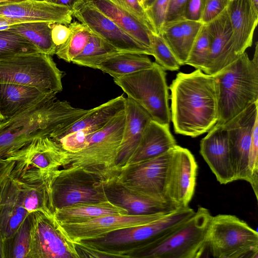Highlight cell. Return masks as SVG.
<instances>
[{"mask_svg": "<svg viewBox=\"0 0 258 258\" xmlns=\"http://www.w3.org/2000/svg\"><path fill=\"white\" fill-rule=\"evenodd\" d=\"M51 93L19 114L0 121V159L14 160L35 138L67 127L87 113Z\"/></svg>", "mask_w": 258, "mask_h": 258, "instance_id": "cell-1", "label": "cell"}, {"mask_svg": "<svg viewBox=\"0 0 258 258\" xmlns=\"http://www.w3.org/2000/svg\"><path fill=\"white\" fill-rule=\"evenodd\" d=\"M171 120L176 134L195 138L209 130L218 118L215 79L200 69L178 73L169 88Z\"/></svg>", "mask_w": 258, "mask_h": 258, "instance_id": "cell-2", "label": "cell"}, {"mask_svg": "<svg viewBox=\"0 0 258 258\" xmlns=\"http://www.w3.org/2000/svg\"><path fill=\"white\" fill-rule=\"evenodd\" d=\"M213 76L217 94L218 118L223 124L258 101V43L253 58L245 52L237 60Z\"/></svg>", "mask_w": 258, "mask_h": 258, "instance_id": "cell-3", "label": "cell"}, {"mask_svg": "<svg viewBox=\"0 0 258 258\" xmlns=\"http://www.w3.org/2000/svg\"><path fill=\"white\" fill-rule=\"evenodd\" d=\"M213 216L199 206L186 221L158 240L135 249L136 258H199L208 247Z\"/></svg>", "mask_w": 258, "mask_h": 258, "instance_id": "cell-4", "label": "cell"}, {"mask_svg": "<svg viewBox=\"0 0 258 258\" xmlns=\"http://www.w3.org/2000/svg\"><path fill=\"white\" fill-rule=\"evenodd\" d=\"M125 120L124 111L92 134L83 149L69 153L70 163L66 167L80 169L103 182L116 178L120 172L117 160Z\"/></svg>", "mask_w": 258, "mask_h": 258, "instance_id": "cell-5", "label": "cell"}, {"mask_svg": "<svg viewBox=\"0 0 258 258\" xmlns=\"http://www.w3.org/2000/svg\"><path fill=\"white\" fill-rule=\"evenodd\" d=\"M114 83L150 115L152 120L169 125L170 110L165 70L154 62L151 68L114 79Z\"/></svg>", "mask_w": 258, "mask_h": 258, "instance_id": "cell-6", "label": "cell"}, {"mask_svg": "<svg viewBox=\"0 0 258 258\" xmlns=\"http://www.w3.org/2000/svg\"><path fill=\"white\" fill-rule=\"evenodd\" d=\"M62 76L51 56L41 52L17 54L0 60V83L34 87L57 94L62 90Z\"/></svg>", "mask_w": 258, "mask_h": 258, "instance_id": "cell-7", "label": "cell"}, {"mask_svg": "<svg viewBox=\"0 0 258 258\" xmlns=\"http://www.w3.org/2000/svg\"><path fill=\"white\" fill-rule=\"evenodd\" d=\"M212 256L218 258H257L258 233L235 215L213 216L208 239Z\"/></svg>", "mask_w": 258, "mask_h": 258, "instance_id": "cell-8", "label": "cell"}, {"mask_svg": "<svg viewBox=\"0 0 258 258\" xmlns=\"http://www.w3.org/2000/svg\"><path fill=\"white\" fill-rule=\"evenodd\" d=\"M195 212L189 206L177 209L149 223L117 230L99 239L84 241L104 249L128 251L132 257L136 249L163 237L180 226Z\"/></svg>", "mask_w": 258, "mask_h": 258, "instance_id": "cell-9", "label": "cell"}, {"mask_svg": "<svg viewBox=\"0 0 258 258\" xmlns=\"http://www.w3.org/2000/svg\"><path fill=\"white\" fill-rule=\"evenodd\" d=\"M52 198L55 210L82 203L107 201L103 182L80 169H59L53 180Z\"/></svg>", "mask_w": 258, "mask_h": 258, "instance_id": "cell-10", "label": "cell"}, {"mask_svg": "<svg viewBox=\"0 0 258 258\" xmlns=\"http://www.w3.org/2000/svg\"><path fill=\"white\" fill-rule=\"evenodd\" d=\"M59 170L43 171L23 160L15 161L10 176L16 182L24 207L29 214L41 212L54 216L51 186Z\"/></svg>", "mask_w": 258, "mask_h": 258, "instance_id": "cell-11", "label": "cell"}, {"mask_svg": "<svg viewBox=\"0 0 258 258\" xmlns=\"http://www.w3.org/2000/svg\"><path fill=\"white\" fill-rule=\"evenodd\" d=\"M173 149L159 156L124 167L120 171L117 181L144 196L170 203L166 188Z\"/></svg>", "mask_w": 258, "mask_h": 258, "instance_id": "cell-12", "label": "cell"}, {"mask_svg": "<svg viewBox=\"0 0 258 258\" xmlns=\"http://www.w3.org/2000/svg\"><path fill=\"white\" fill-rule=\"evenodd\" d=\"M29 252L27 258H80L74 243L64 234L54 216L30 213Z\"/></svg>", "mask_w": 258, "mask_h": 258, "instance_id": "cell-13", "label": "cell"}, {"mask_svg": "<svg viewBox=\"0 0 258 258\" xmlns=\"http://www.w3.org/2000/svg\"><path fill=\"white\" fill-rule=\"evenodd\" d=\"M257 107L258 101L223 124L227 132L235 181L251 182L248 157L251 134L258 118Z\"/></svg>", "mask_w": 258, "mask_h": 258, "instance_id": "cell-14", "label": "cell"}, {"mask_svg": "<svg viewBox=\"0 0 258 258\" xmlns=\"http://www.w3.org/2000/svg\"><path fill=\"white\" fill-rule=\"evenodd\" d=\"M73 16L94 33L122 51L151 55V50L86 0L73 9Z\"/></svg>", "mask_w": 258, "mask_h": 258, "instance_id": "cell-15", "label": "cell"}, {"mask_svg": "<svg viewBox=\"0 0 258 258\" xmlns=\"http://www.w3.org/2000/svg\"><path fill=\"white\" fill-rule=\"evenodd\" d=\"M197 170L190 151L176 145L172 150L166 188V198L175 209L188 206L195 193Z\"/></svg>", "mask_w": 258, "mask_h": 258, "instance_id": "cell-16", "label": "cell"}, {"mask_svg": "<svg viewBox=\"0 0 258 258\" xmlns=\"http://www.w3.org/2000/svg\"><path fill=\"white\" fill-rule=\"evenodd\" d=\"M167 214L112 215L79 223H58L65 235L75 242L99 239L117 230L149 223Z\"/></svg>", "mask_w": 258, "mask_h": 258, "instance_id": "cell-17", "label": "cell"}, {"mask_svg": "<svg viewBox=\"0 0 258 258\" xmlns=\"http://www.w3.org/2000/svg\"><path fill=\"white\" fill-rule=\"evenodd\" d=\"M206 24L210 36L211 45L207 63L203 72L214 75L241 55L237 52L233 39L227 6Z\"/></svg>", "mask_w": 258, "mask_h": 258, "instance_id": "cell-18", "label": "cell"}, {"mask_svg": "<svg viewBox=\"0 0 258 258\" xmlns=\"http://www.w3.org/2000/svg\"><path fill=\"white\" fill-rule=\"evenodd\" d=\"M201 155L220 184L235 181L227 130L216 123L200 142Z\"/></svg>", "mask_w": 258, "mask_h": 258, "instance_id": "cell-19", "label": "cell"}, {"mask_svg": "<svg viewBox=\"0 0 258 258\" xmlns=\"http://www.w3.org/2000/svg\"><path fill=\"white\" fill-rule=\"evenodd\" d=\"M0 16L15 19L18 24L49 22L69 25L73 10L55 3L27 0L17 3H0Z\"/></svg>", "mask_w": 258, "mask_h": 258, "instance_id": "cell-20", "label": "cell"}, {"mask_svg": "<svg viewBox=\"0 0 258 258\" xmlns=\"http://www.w3.org/2000/svg\"><path fill=\"white\" fill-rule=\"evenodd\" d=\"M116 178L103 182L105 195L108 201L127 210L128 214H166L177 209L170 203L156 200L126 187Z\"/></svg>", "mask_w": 258, "mask_h": 258, "instance_id": "cell-21", "label": "cell"}, {"mask_svg": "<svg viewBox=\"0 0 258 258\" xmlns=\"http://www.w3.org/2000/svg\"><path fill=\"white\" fill-rule=\"evenodd\" d=\"M23 160L30 166L43 171H52L66 168L69 164V152L48 136L35 138L21 150L15 161Z\"/></svg>", "mask_w": 258, "mask_h": 258, "instance_id": "cell-22", "label": "cell"}, {"mask_svg": "<svg viewBox=\"0 0 258 258\" xmlns=\"http://www.w3.org/2000/svg\"><path fill=\"white\" fill-rule=\"evenodd\" d=\"M125 105L126 98L120 95L89 109L86 114L72 124L54 131L48 136L56 140L68 134L81 131L89 138L92 134L103 128L113 118L124 111Z\"/></svg>", "mask_w": 258, "mask_h": 258, "instance_id": "cell-23", "label": "cell"}, {"mask_svg": "<svg viewBox=\"0 0 258 258\" xmlns=\"http://www.w3.org/2000/svg\"><path fill=\"white\" fill-rule=\"evenodd\" d=\"M29 214L9 174L0 184V230L5 241L14 235Z\"/></svg>", "mask_w": 258, "mask_h": 258, "instance_id": "cell-24", "label": "cell"}, {"mask_svg": "<svg viewBox=\"0 0 258 258\" xmlns=\"http://www.w3.org/2000/svg\"><path fill=\"white\" fill-rule=\"evenodd\" d=\"M125 112V120L117 160L120 171L126 166L139 144L144 128L152 119L145 109L128 97L126 98Z\"/></svg>", "mask_w": 258, "mask_h": 258, "instance_id": "cell-25", "label": "cell"}, {"mask_svg": "<svg viewBox=\"0 0 258 258\" xmlns=\"http://www.w3.org/2000/svg\"><path fill=\"white\" fill-rule=\"evenodd\" d=\"M227 9L236 49L241 55L252 45L258 10L250 0H233L228 3Z\"/></svg>", "mask_w": 258, "mask_h": 258, "instance_id": "cell-26", "label": "cell"}, {"mask_svg": "<svg viewBox=\"0 0 258 258\" xmlns=\"http://www.w3.org/2000/svg\"><path fill=\"white\" fill-rule=\"evenodd\" d=\"M176 145L169 125L151 119L144 128L139 144L125 166L159 156Z\"/></svg>", "mask_w": 258, "mask_h": 258, "instance_id": "cell-27", "label": "cell"}, {"mask_svg": "<svg viewBox=\"0 0 258 258\" xmlns=\"http://www.w3.org/2000/svg\"><path fill=\"white\" fill-rule=\"evenodd\" d=\"M51 93H54L47 92L34 87L0 83L1 121L19 114Z\"/></svg>", "mask_w": 258, "mask_h": 258, "instance_id": "cell-28", "label": "cell"}, {"mask_svg": "<svg viewBox=\"0 0 258 258\" xmlns=\"http://www.w3.org/2000/svg\"><path fill=\"white\" fill-rule=\"evenodd\" d=\"M128 214L127 210L109 201L82 203L56 209L54 217L59 224L82 222L99 217Z\"/></svg>", "mask_w": 258, "mask_h": 258, "instance_id": "cell-29", "label": "cell"}, {"mask_svg": "<svg viewBox=\"0 0 258 258\" xmlns=\"http://www.w3.org/2000/svg\"><path fill=\"white\" fill-rule=\"evenodd\" d=\"M86 1L151 51V36L153 33L136 18L108 0Z\"/></svg>", "mask_w": 258, "mask_h": 258, "instance_id": "cell-30", "label": "cell"}, {"mask_svg": "<svg viewBox=\"0 0 258 258\" xmlns=\"http://www.w3.org/2000/svg\"><path fill=\"white\" fill-rule=\"evenodd\" d=\"M154 62L147 55L122 51L111 55L98 64L97 69L114 79L133 74L152 67Z\"/></svg>", "mask_w": 258, "mask_h": 258, "instance_id": "cell-31", "label": "cell"}, {"mask_svg": "<svg viewBox=\"0 0 258 258\" xmlns=\"http://www.w3.org/2000/svg\"><path fill=\"white\" fill-rule=\"evenodd\" d=\"M52 23L49 22L22 23L10 26L7 29L28 40L39 52L51 56L55 54L56 49L51 36Z\"/></svg>", "mask_w": 258, "mask_h": 258, "instance_id": "cell-32", "label": "cell"}, {"mask_svg": "<svg viewBox=\"0 0 258 258\" xmlns=\"http://www.w3.org/2000/svg\"><path fill=\"white\" fill-rule=\"evenodd\" d=\"M120 52L122 51L92 32L87 45L72 62L97 69L98 64L102 60Z\"/></svg>", "mask_w": 258, "mask_h": 258, "instance_id": "cell-33", "label": "cell"}, {"mask_svg": "<svg viewBox=\"0 0 258 258\" xmlns=\"http://www.w3.org/2000/svg\"><path fill=\"white\" fill-rule=\"evenodd\" d=\"M70 34L66 41L57 47L55 54L68 62H71L84 49L92 32L85 24L74 21L69 25Z\"/></svg>", "mask_w": 258, "mask_h": 258, "instance_id": "cell-34", "label": "cell"}, {"mask_svg": "<svg viewBox=\"0 0 258 258\" xmlns=\"http://www.w3.org/2000/svg\"><path fill=\"white\" fill-rule=\"evenodd\" d=\"M31 222L29 214L14 235L5 241L6 258H27L30 249Z\"/></svg>", "mask_w": 258, "mask_h": 258, "instance_id": "cell-35", "label": "cell"}, {"mask_svg": "<svg viewBox=\"0 0 258 258\" xmlns=\"http://www.w3.org/2000/svg\"><path fill=\"white\" fill-rule=\"evenodd\" d=\"M40 52L30 42L8 29L0 30V60L13 55Z\"/></svg>", "mask_w": 258, "mask_h": 258, "instance_id": "cell-36", "label": "cell"}, {"mask_svg": "<svg viewBox=\"0 0 258 258\" xmlns=\"http://www.w3.org/2000/svg\"><path fill=\"white\" fill-rule=\"evenodd\" d=\"M166 21L160 34L177 58L181 66L184 65L188 57L180 28V19Z\"/></svg>", "mask_w": 258, "mask_h": 258, "instance_id": "cell-37", "label": "cell"}, {"mask_svg": "<svg viewBox=\"0 0 258 258\" xmlns=\"http://www.w3.org/2000/svg\"><path fill=\"white\" fill-rule=\"evenodd\" d=\"M211 40L208 26L203 24L190 50L185 64L189 65L203 72L207 63Z\"/></svg>", "mask_w": 258, "mask_h": 258, "instance_id": "cell-38", "label": "cell"}, {"mask_svg": "<svg viewBox=\"0 0 258 258\" xmlns=\"http://www.w3.org/2000/svg\"><path fill=\"white\" fill-rule=\"evenodd\" d=\"M151 43V55L155 58V62L165 71L179 69L181 65L161 34H152Z\"/></svg>", "mask_w": 258, "mask_h": 258, "instance_id": "cell-39", "label": "cell"}, {"mask_svg": "<svg viewBox=\"0 0 258 258\" xmlns=\"http://www.w3.org/2000/svg\"><path fill=\"white\" fill-rule=\"evenodd\" d=\"M81 257H130L127 251L104 249L87 241L73 242Z\"/></svg>", "mask_w": 258, "mask_h": 258, "instance_id": "cell-40", "label": "cell"}, {"mask_svg": "<svg viewBox=\"0 0 258 258\" xmlns=\"http://www.w3.org/2000/svg\"><path fill=\"white\" fill-rule=\"evenodd\" d=\"M170 0H152L145 9L156 33L159 34L166 21Z\"/></svg>", "mask_w": 258, "mask_h": 258, "instance_id": "cell-41", "label": "cell"}, {"mask_svg": "<svg viewBox=\"0 0 258 258\" xmlns=\"http://www.w3.org/2000/svg\"><path fill=\"white\" fill-rule=\"evenodd\" d=\"M139 20L153 34H157L138 0H108Z\"/></svg>", "mask_w": 258, "mask_h": 258, "instance_id": "cell-42", "label": "cell"}, {"mask_svg": "<svg viewBox=\"0 0 258 258\" xmlns=\"http://www.w3.org/2000/svg\"><path fill=\"white\" fill-rule=\"evenodd\" d=\"M180 24L185 48L188 56L191 47L203 23L200 21L192 20L183 18L180 19Z\"/></svg>", "mask_w": 258, "mask_h": 258, "instance_id": "cell-43", "label": "cell"}, {"mask_svg": "<svg viewBox=\"0 0 258 258\" xmlns=\"http://www.w3.org/2000/svg\"><path fill=\"white\" fill-rule=\"evenodd\" d=\"M228 3L227 0H205L200 21L209 23L226 8Z\"/></svg>", "mask_w": 258, "mask_h": 258, "instance_id": "cell-44", "label": "cell"}, {"mask_svg": "<svg viewBox=\"0 0 258 258\" xmlns=\"http://www.w3.org/2000/svg\"><path fill=\"white\" fill-rule=\"evenodd\" d=\"M70 34V29L67 25L59 23H53L51 25V36L56 47L63 44Z\"/></svg>", "mask_w": 258, "mask_h": 258, "instance_id": "cell-45", "label": "cell"}, {"mask_svg": "<svg viewBox=\"0 0 258 258\" xmlns=\"http://www.w3.org/2000/svg\"><path fill=\"white\" fill-rule=\"evenodd\" d=\"M187 0H170L166 21L184 18Z\"/></svg>", "mask_w": 258, "mask_h": 258, "instance_id": "cell-46", "label": "cell"}, {"mask_svg": "<svg viewBox=\"0 0 258 258\" xmlns=\"http://www.w3.org/2000/svg\"><path fill=\"white\" fill-rule=\"evenodd\" d=\"M205 0H187L184 18L200 21Z\"/></svg>", "mask_w": 258, "mask_h": 258, "instance_id": "cell-47", "label": "cell"}, {"mask_svg": "<svg viewBox=\"0 0 258 258\" xmlns=\"http://www.w3.org/2000/svg\"><path fill=\"white\" fill-rule=\"evenodd\" d=\"M15 164V161L0 159V184L9 175Z\"/></svg>", "mask_w": 258, "mask_h": 258, "instance_id": "cell-48", "label": "cell"}, {"mask_svg": "<svg viewBox=\"0 0 258 258\" xmlns=\"http://www.w3.org/2000/svg\"><path fill=\"white\" fill-rule=\"evenodd\" d=\"M82 0H54V3L66 6L71 9H73L74 7Z\"/></svg>", "mask_w": 258, "mask_h": 258, "instance_id": "cell-49", "label": "cell"}, {"mask_svg": "<svg viewBox=\"0 0 258 258\" xmlns=\"http://www.w3.org/2000/svg\"><path fill=\"white\" fill-rule=\"evenodd\" d=\"M0 258H6L5 239L0 230Z\"/></svg>", "mask_w": 258, "mask_h": 258, "instance_id": "cell-50", "label": "cell"}, {"mask_svg": "<svg viewBox=\"0 0 258 258\" xmlns=\"http://www.w3.org/2000/svg\"><path fill=\"white\" fill-rule=\"evenodd\" d=\"M152 0H138L140 6L143 8H146L147 5L150 3Z\"/></svg>", "mask_w": 258, "mask_h": 258, "instance_id": "cell-51", "label": "cell"}, {"mask_svg": "<svg viewBox=\"0 0 258 258\" xmlns=\"http://www.w3.org/2000/svg\"><path fill=\"white\" fill-rule=\"evenodd\" d=\"M27 0H0V3H17L25 1Z\"/></svg>", "mask_w": 258, "mask_h": 258, "instance_id": "cell-52", "label": "cell"}, {"mask_svg": "<svg viewBox=\"0 0 258 258\" xmlns=\"http://www.w3.org/2000/svg\"><path fill=\"white\" fill-rule=\"evenodd\" d=\"M254 7L258 10V0H250Z\"/></svg>", "mask_w": 258, "mask_h": 258, "instance_id": "cell-53", "label": "cell"}, {"mask_svg": "<svg viewBox=\"0 0 258 258\" xmlns=\"http://www.w3.org/2000/svg\"><path fill=\"white\" fill-rule=\"evenodd\" d=\"M30 1H37V2H45L54 3V0H30Z\"/></svg>", "mask_w": 258, "mask_h": 258, "instance_id": "cell-54", "label": "cell"}, {"mask_svg": "<svg viewBox=\"0 0 258 258\" xmlns=\"http://www.w3.org/2000/svg\"><path fill=\"white\" fill-rule=\"evenodd\" d=\"M229 2H232L233 0H227Z\"/></svg>", "mask_w": 258, "mask_h": 258, "instance_id": "cell-55", "label": "cell"}]
</instances>
